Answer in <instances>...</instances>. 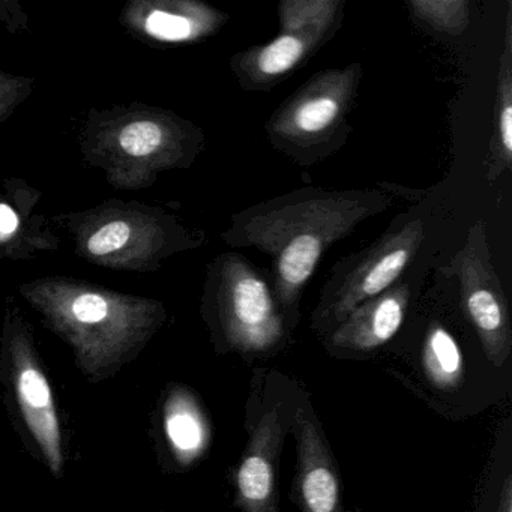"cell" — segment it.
Returning a JSON list of instances; mask_svg holds the SVG:
<instances>
[{"mask_svg": "<svg viewBox=\"0 0 512 512\" xmlns=\"http://www.w3.org/2000/svg\"><path fill=\"white\" fill-rule=\"evenodd\" d=\"M392 203L379 190L302 188L233 215L224 239L230 247L256 248L271 257L278 307L281 313L296 311L326 251Z\"/></svg>", "mask_w": 512, "mask_h": 512, "instance_id": "obj_1", "label": "cell"}, {"mask_svg": "<svg viewBox=\"0 0 512 512\" xmlns=\"http://www.w3.org/2000/svg\"><path fill=\"white\" fill-rule=\"evenodd\" d=\"M119 142L128 154L134 157H146L160 148L163 142V130L155 122H133L122 130Z\"/></svg>", "mask_w": 512, "mask_h": 512, "instance_id": "obj_15", "label": "cell"}, {"mask_svg": "<svg viewBox=\"0 0 512 512\" xmlns=\"http://www.w3.org/2000/svg\"><path fill=\"white\" fill-rule=\"evenodd\" d=\"M163 428L167 445L182 466L196 463L211 443V425L199 400L190 389L176 386L163 407Z\"/></svg>", "mask_w": 512, "mask_h": 512, "instance_id": "obj_11", "label": "cell"}, {"mask_svg": "<svg viewBox=\"0 0 512 512\" xmlns=\"http://www.w3.org/2000/svg\"><path fill=\"white\" fill-rule=\"evenodd\" d=\"M298 488L302 512H343L337 466L325 437L304 409L298 413Z\"/></svg>", "mask_w": 512, "mask_h": 512, "instance_id": "obj_10", "label": "cell"}, {"mask_svg": "<svg viewBox=\"0 0 512 512\" xmlns=\"http://www.w3.org/2000/svg\"><path fill=\"white\" fill-rule=\"evenodd\" d=\"M497 512H512V478L506 476L503 482L502 493H500L499 509Z\"/></svg>", "mask_w": 512, "mask_h": 512, "instance_id": "obj_18", "label": "cell"}, {"mask_svg": "<svg viewBox=\"0 0 512 512\" xmlns=\"http://www.w3.org/2000/svg\"><path fill=\"white\" fill-rule=\"evenodd\" d=\"M280 407L260 418L236 472V497L244 512H280L277 467L283 445Z\"/></svg>", "mask_w": 512, "mask_h": 512, "instance_id": "obj_8", "label": "cell"}, {"mask_svg": "<svg viewBox=\"0 0 512 512\" xmlns=\"http://www.w3.org/2000/svg\"><path fill=\"white\" fill-rule=\"evenodd\" d=\"M451 269L460 284L461 307L481 340L487 358L502 367L512 346L508 298L494 269L487 230L473 224L464 247L452 259Z\"/></svg>", "mask_w": 512, "mask_h": 512, "instance_id": "obj_6", "label": "cell"}, {"mask_svg": "<svg viewBox=\"0 0 512 512\" xmlns=\"http://www.w3.org/2000/svg\"><path fill=\"white\" fill-rule=\"evenodd\" d=\"M362 65L319 71L293 92L266 124L269 142L301 166L319 160L323 149L344 133L358 94Z\"/></svg>", "mask_w": 512, "mask_h": 512, "instance_id": "obj_2", "label": "cell"}, {"mask_svg": "<svg viewBox=\"0 0 512 512\" xmlns=\"http://www.w3.org/2000/svg\"><path fill=\"white\" fill-rule=\"evenodd\" d=\"M344 8V0H283L278 5L277 38L230 59L241 88L260 92L280 85L335 37Z\"/></svg>", "mask_w": 512, "mask_h": 512, "instance_id": "obj_3", "label": "cell"}, {"mask_svg": "<svg viewBox=\"0 0 512 512\" xmlns=\"http://www.w3.org/2000/svg\"><path fill=\"white\" fill-rule=\"evenodd\" d=\"M424 238L422 218H410L364 250L341 259L323 287L314 326L335 329L356 307L394 286Z\"/></svg>", "mask_w": 512, "mask_h": 512, "instance_id": "obj_4", "label": "cell"}, {"mask_svg": "<svg viewBox=\"0 0 512 512\" xmlns=\"http://www.w3.org/2000/svg\"><path fill=\"white\" fill-rule=\"evenodd\" d=\"M4 376L35 448L50 472L61 478L65 467L64 437L55 395L40 361L26 344L14 346Z\"/></svg>", "mask_w": 512, "mask_h": 512, "instance_id": "obj_7", "label": "cell"}, {"mask_svg": "<svg viewBox=\"0 0 512 512\" xmlns=\"http://www.w3.org/2000/svg\"><path fill=\"white\" fill-rule=\"evenodd\" d=\"M128 238H130V226L124 221H115L98 230L89 239V251L95 256H104L124 247Z\"/></svg>", "mask_w": 512, "mask_h": 512, "instance_id": "obj_16", "label": "cell"}, {"mask_svg": "<svg viewBox=\"0 0 512 512\" xmlns=\"http://www.w3.org/2000/svg\"><path fill=\"white\" fill-rule=\"evenodd\" d=\"M407 7L416 22L448 37H460L470 23L467 0H410Z\"/></svg>", "mask_w": 512, "mask_h": 512, "instance_id": "obj_14", "label": "cell"}, {"mask_svg": "<svg viewBox=\"0 0 512 512\" xmlns=\"http://www.w3.org/2000/svg\"><path fill=\"white\" fill-rule=\"evenodd\" d=\"M215 308L224 340L241 353H265L286 337L271 280L238 253L215 263Z\"/></svg>", "mask_w": 512, "mask_h": 512, "instance_id": "obj_5", "label": "cell"}, {"mask_svg": "<svg viewBox=\"0 0 512 512\" xmlns=\"http://www.w3.org/2000/svg\"><path fill=\"white\" fill-rule=\"evenodd\" d=\"M409 301V284L397 281L385 292L356 307L332 329L331 346L355 352L379 349L400 331Z\"/></svg>", "mask_w": 512, "mask_h": 512, "instance_id": "obj_9", "label": "cell"}, {"mask_svg": "<svg viewBox=\"0 0 512 512\" xmlns=\"http://www.w3.org/2000/svg\"><path fill=\"white\" fill-rule=\"evenodd\" d=\"M422 368L428 382L442 391H452L463 382V353L454 335L439 323L431 325L425 335Z\"/></svg>", "mask_w": 512, "mask_h": 512, "instance_id": "obj_13", "label": "cell"}, {"mask_svg": "<svg viewBox=\"0 0 512 512\" xmlns=\"http://www.w3.org/2000/svg\"><path fill=\"white\" fill-rule=\"evenodd\" d=\"M17 224H19V220H17L13 209L7 205H0V233L10 235L17 229Z\"/></svg>", "mask_w": 512, "mask_h": 512, "instance_id": "obj_17", "label": "cell"}, {"mask_svg": "<svg viewBox=\"0 0 512 512\" xmlns=\"http://www.w3.org/2000/svg\"><path fill=\"white\" fill-rule=\"evenodd\" d=\"M494 137L491 140L490 179L499 178L512 166V4L506 11L505 43L497 74Z\"/></svg>", "mask_w": 512, "mask_h": 512, "instance_id": "obj_12", "label": "cell"}]
</instances>
